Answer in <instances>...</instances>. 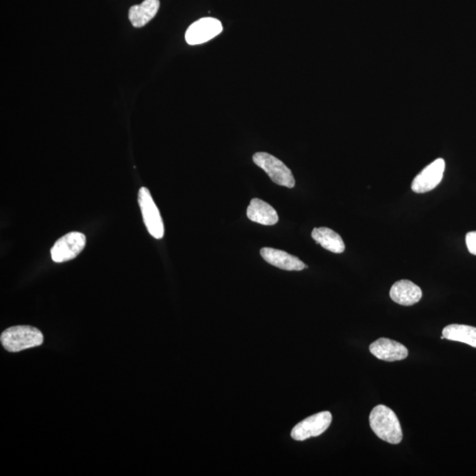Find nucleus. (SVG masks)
<instances>
[{
    "label": "nucleus",
    "instance_id": "f257e3e1",
    "mask_svg": "<svg viewBox=\"0 0 476 476\" xmlns=\"http://www.w3.org/2000/svg\"><path fill=\"white\" fill-rule=\"evenodd\" d=\"M370 425L377 437L392 445L402 441L403 433L397 416L388 406L379 405L370 412Z\"/></svg>",
    "mask_w": 476,
    "mask_h": 476
},
{
    "label": "nucleus",
    "instance_id": "f03ea898",
    "mask_svg": "<svg viewBox=\"0 0 476 476\" xmlns=\"http://www.w3.org/2000/svg\"><path fill=\"white\" fill-rule=\"evenodd\" d=\"M0 341L7 351L16 353L40 346L43 343V336L41 331L33 326H17L4 331Z\"/></svg>",
    "mask_w": 476,
    "mask_h": 476
},
{
    "label": "nucleus",
    "instance_id": "7ed1b4c3",
    "mask_svg": "<svg viewBox=\"0 0 476 476\" xmlns=\"http://www.w3.org/2000/svg\"><path fill=\"white\" fill-rule=\"evenodd\" d=\"M253 159L254 163L265 170L274 183L281 187H295L296 180L292 170L281 160L265 152L256 153Z\"/></svg>",
    "mask_w": 476,
    "mask_h": 476
},
{
    "label": "nucleus",
    "instance_id": "20e7f679",
    "mask_svg": "<svg viewBox=\"0 0 476 476\" xmlns=\"http://www.w3.org/2000/svg\"><path fill=\"white\" fill-rule=\"evenodd\" d=\"M138 201L143 214V221L149 234L155 239H161L165 236V224L161 214L156 206L150 192L146 187H141L138 194Z\"/></svg>",
    "mask_w": 476,
    "mask_h": 476
},
{
    "label": "nucleus",
    "instance_id": "39448f33",
    "mask_svg": "<svg viewBox=\"0 0 476 476\" xmlns=\"http://www.w3.org/2000/svg\"><path fill=\"white\" fill-rule=\"evenodd\" d=\"M86 236L82 232L72 231L54 243L50 255L54 262L63 263L74 260L85 248Z\"/></svg>",
    "mask_w": 476,
    "mask_h": 476
},
{
    "label": "nucleus",
    "instance_id": "423d86ee",
    "mask_svg": "<svg viewBox=\"0 0 476 476\" xmlns=\"http://www.w3.org/2000/svg\"><path fill=\"white\" fill-rule=\"evenodd\" d=\"M332 420V414L329 411L316 414L297 424L292 431V438L297 441H304L319 437L328 430Z\"/></svg>",
    "mask_w": 476,
    "mask_h": 476
},
{
    "label": "nucleus",
    "instance_id": "0eeeda50",
    "mask_svg": "<svg viewBox=\"0 0 476 476\" xmlns=\"http://www.w3.org/2000/svg\"><path fill=\"white\" fill-rule=\"evenodd\" d=\"M223 27L221 21L214 18L206 17L195 21L185 33V41L190 45H201L221 34Z\"/></svg>",
    "mask_w": 476,
    "mask_h": 476
},
{
    "label": "nucleus",
    "instance_id": "6e6552de",
    "mask_svg": "<svg viewBox=\"0 0 476 476\" xmlns=\"http://www.w3.org/2000/svg\"><path fill=\"white\" fill-rule=\"evenodd\" d=\"M445 162L438 158L421 170L414 179L411 188L416 194H425L438 187L444 177Z\"/></svg>",
    "mask_w": 476,
    "mask_h": 476
},
{
    "label": "nucleus",
    "instance_id": "1a4fd4ad",
    "mask_svg": "<svg viewBox=\"0 0 476 476\" xmlns=\"http://www.w3.org/2000/svg\"><path fill=\"white\" fill-rule=\"evenodd\" d=\"M370 351L374 357L387 362L401 361L408 358L409 350L398 341L380 338L370 344Z\"/></svg>",
    "mask_w": 476,
    "mask_h": 476
},
{
    "label": "nucleus",
    "instance_id": "9d476101",
    "mask_svg": "<svg viewBox=\"0 0 476 476\" xmlns=\"http://www.w3.org/2000/svg\"><path fill=\"white\" fill-rule=\"evenodd\" d=\"M260 255L272 266L287 271H301L306 268L303 261L283 250L265 247L260 250Z\"/></svg>",
    "mask_w": 476,
    "mask_h": 476
},
{
    "label": "nucleus",
    "instance_id": "9b49d317",
    "mask_svg": "<svg viewBox=\"0 0 476 476\" xmlns=\"http://www.w3.org/2000/svg\"><path fill=\"white\" fill-rule=\"evenodd\" d=\"M390 297L396 304L411 306L421 300L423 292L415 283L409 279H402L392 285Z\"/></svg>",
    "mask_w": 476,
    "mask_h": 476
},
{
    "label": "nucleus",
    "instance_id": "f8f14e48",
    "mask_svg": "<svg viewBox=\"0 0 476 476\" xmlns=\"http://www.w3.org/2000/svg\"><path fill=\"white\" fill-rule=\"evenodd\" d=\"M246 214L250 221L267 226L275 225L279 221L278 214L275 209L266 201L257 198L250 201Z\"/></svg>",
    "mask_w": 476,
    "mask_h": 476
},
{
    "label": "nucleus",
    "instance_id": "ddd939ff",
    "mask_svg": "<svg viewBox=\"0 0 476 476\" xmlns=\"http://www.w3.org/2000/svg\"><path fill=\"white\" fill-rule=\"evenodd\" d=\"M159 9V0H144L140 5L131 7L129 20L133 27H144L156 16Z\"/></svg>",
    "mask_w": 476,
    "mask_h": 476
},
{
    "label": "nucleus",
    "instance_id": "4468645a",
    "mask_svg": "<svg viewBox=\"0 0 476 476\" xmlns=\"http://www.w3.org/2000/svg\"><path fill=\"white\" fill-rule=\"evenodd\" d=\"M311 238L323 248L333 253H343L345 243L341 236L328 228H315L311 232Z\"/></svg>",
    "mask_w": 476,
    "mask_h": 476
},
{
    "label": "nucleus",
    "instance_id": "2eb2a0df",
    "mask_svg": "<svg viewBox=\"0 0 476 476\" xmlns=\"http://www.w3.org/2000/svg\"><path fill=\"white\" fill-rule=\"evenodd\" d=\"M445 339L463 343L476 348V328L467 325L453 324L443 329Z\"/></svg>",
    "mask_w": 476,
    "mask_h": 476
},
{
    "label": "nucleus",
    "instance_id": "dca6fc26",
    "mask_svg": "<svg viewBox=\"0 0 476 476\" xmlns=\"http://www.w3.org/2000/svg\"><path fill=\"white\" fill-rule=\"evenodd\" d=\"M466 243L470 253L476 256V231L468 232L466 236Z\"/></svg>",
    "mask_w": 476,
    "mask_h": 476
}]
</instances>
